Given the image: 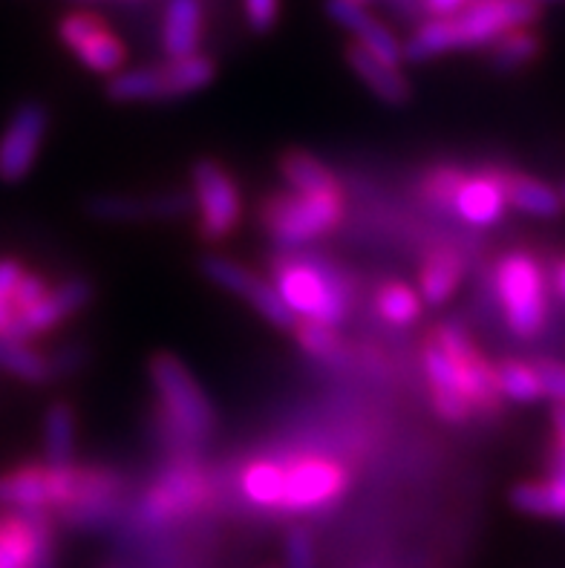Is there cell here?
I'll use <instances>...</instances> for the list:
<instances>
[{
    "label": "cell",
    "mask_w": 565,
    "mask_h": 568,
    "mask_svg": "<svg viewBox=\"0 0 565 568\" xmlns=\"http://www.w3.org/2000/svg\"><path fill=\"white\" fill-rule=\"evenodd\" d=\"M537 18L539 7L528 0H471L456 14L427 18L415 29L404 43V61L422 64L447 52L482 50L511 29L531 27Z\"/></svg>",
    "instance_id": "6da1fadb"
},
{
    "label": "cell",
    "mask_w": 565,
    "mask_h": 568,
    "mask_svg": "<svg viewBox=\"0 0 565 568\" xmlns=\"http://www.w3.org/2000/svg\"><path fill=\"white\" fill-rule=\"evenodd\" d=\"M274 288L297 321L303 317L323 326H335L350 310L346 281L317 260H303L294 254L274 260Z\"/></svg>",
    "instance_id": "7a4b0ae2"
},
{
    "label": "cell",
    "mask_w": 565,
    "mask_h": 568,
    "mask_svg": "<svg viewBox=\"0 0 565 568\" xmlns=\"http://www.w3.org/2000/svg\"><path fill=\"white\" fill-rule=\"evenodd\" d=\"M496 301H500L508 329L516 338H537L548 321V286L543 266L528 252H511L496 263Z\"/></svg>",
    "instance_id": "3957f363"
},
{
    "label": "cell",
    "mask_w": 565,
    "mask_h": 568,
    "mask_svg": "<svg viewBox=\"0 0 565 568\" xmlns=\"http://www.w3.org/2000/svg\"><path fill=\"white\" fill-rule=\"evenodd\" d=\"M214 81V61L208 55L168 58L165 64L119 70L110 79L108 93L113 101H162L196 93Z\"/></svg>",
    "instance_id": "277c9868"
},
{
    "label": "cell",
    "mask_w": 565,
    "mask_h": 568,
    "mask_svg": "<svg viewBox=\"0 0 565 568\" xmlns=\"http://www.w3.org/2000/svg\"><path fill=\"white\" fill-rule=\"evenodd\" d=\"M151 378L168 425L185 442H200L214 430V407L205 398L193 375L173 355H157L151 361Z\"/></svg>",
    "instance_id": "5b68a950"
},
{
    "label": "cell",
    "mask_w": 565,
    "mask_h": 568,
    "mask_svg": "<svg viewBox=\"0 0 565 568\" xmlns=\"http://www.w3.org/2000/svg\"><path fill=\"white\" fill-rule=\"evenodd\" d=\"M344 216V196L341 194H274L263 205L265 231L283 248H297L309 240L321 237L335 229Z\"/></svg>",
    "instance_id": "8992f818"
},
{
    "label": "cell",
    "mask_w": 565,
    "mask_h": 568,
    "mask_svg": "<svg viewBox=\"0 0 565 568\" xmlns=\"http://www.w3.org/2000/svg\"><path fill=\"white\" fill-rule=\"evenodd\" d=\"M193 191H196V205H200V231L208 243L225 240L240 223V191L225 168H220L211 159H202L193 165Z\"/></svg>",
    "instance_id": "52a82bcc"
},
{
    "label": "cell",
    "mask_w": 565,
    "mask_h": 568,
    "mask_svg": "<svg viewBox=\"0 0 565 568\" xmlns=\"http://www.w3.org/2000/svg\"><path fill=\"white\" fill-rule=\"evenodd\" d=\"M58 38L81 67L101 75H115L124 64V43L108 27L104 18L93 12H70L58 23Z\"/></svg>",
    "instance_id": "ba28073f"
},
{
    "label": "cell",
    "mask_w": 565,
    "mask_h": 568,
    "mask_svg": "<svg viewBox=\"0 0 565 568\" xmlns=\"http://www.w3.org/2000/svg\"><path fill=\"white\" fill-rule=\"evenodd\" d=\"M0 568H56V542L47 511L0 517Z\"/></svg>",
    "instance_id": "9c48e42d"
},
{
    "label": "cell",
    "mask_w": 565,
    "mask_h": 568,
    "mask_svg": "<svg viewBox=\"0 0 565 568\" xmlns=\"http://www.w3.org/2000/svg\"><path fill=\"white\" fill-rule=\"evenodd\" d=\"M346 488V474L337 462L301 459L292 468H283L280 511H321L335 503Z\"/></svg>",
    "instance_id": "30bf717a"
},
{
    "label": "cell",
    "mask_w": 565,
    "mask_h": 568,
    "mask_svg": "<svg viewBox=\"0 0 565 568\" xmlns=\"http://www.w3.org/2000/svg\"><path fill=\"white\" fill-rule=\"evenodd\" d=\"M444 353L451 355L453 364H456L458 375H462V387H465V396L471 402L473 413H500L502 396L500 384H496V367H491L485 358L480 355V349L473 346V341L467 338V332L456 324L438 326L436 335H433Z\"/></svg>",
    "instance_id": "8fae6325"
},
{
    "label": "cell",
    "mask_w": 565,
    "mask_h": 568,
    "mask_svg": "<svg viewBox=\"0 0 565 568\" xmlns=\"http://www.w3.org/2000/svg\"><path fill=\"white\" fill-rule=\"evenodd\" d=\"M50 115L38 101H27L14 110L0 133V182H21L41 153Z\"/></svg>",
    "instance_id": "7c38bea8"
},
{
    "label": "cell",
    "mask_w": 565,
    "mask_h": 568,
    "mask_svg": "<svg viewBox=\"0 0 565 568\" xmlns=\"http://www.w3.org/2000/svg\"><path fill=\"white\" fill-rule=\"evenodd\" d=\"M202 272L222 286L225 292H234V295H243L245 301L265 317L272 321L274 326H283V329H294L297 326V317L292 315V310L286 306V301L280 297L278 288L272 283L260 281L258 274H251L249 268L234 263L229 257H205L202 260Z\"/></svg>",
    "instance_id": "4fadbf2b"
},
{
    "label": "cell",
    "mask_w": 565,
    "mask_h": 568,
    "mask_svg": "<svg viewBox=\"0 0 565 568\" xmlns=\"http://www.w3.org/2000/svg\"><path fill=\"white\" fill-rule=\"evenodd\" d=\"M93 297V288L90 283L84 281H67L61 286L50 288L41 301L27 310L23 315H18L12 324L7 326V332L0 335V338L7 341H18V344H27V341L38 338L43 332L56 329L64 317L75 315L79 310H84L87 303Z\"/></svg>",
    "instance_id": "5bb4252c"
},
{
    "label": "cell",
    "mask_w": 565,
    "mask_h": 568,
    "mask_svg": "<svg viewBox=\"0 0 565 568\" xmlns=\"http://www.w3.org/2000/svg\"><path fill=\"white\" fill-rule=\"evenodd\" d=\"M205 494L208 488L200 470L188 468V465H176L148 490V497L142 503V514L151 526H159V523H168V519L185 517L196 505H202Z\"/></svg>",
    "instance_id": "9a60e30c"
},
{
    "label": "cell",
    "mask_w": 565,
    "mask_h": 568,
    "mask_svg": "<svg viewBox=\"0 0 565 568\" xmlns=\"http://www.w3.org/2000/svg\"><path fill=\"white\" fill-rule=\"evenodd\" d=\"M326 12H330V18L337 27L350 29L352 36H355V43L364 47L370 55H375L390 67H398L404 61V43L393 36V29L386 27L384 21H379L366 7L350 3V0H330Z\"/></svg>",
    "instance_id": "2e32d148"
},
{
    "label": "cell",
    "mask_w": 565,
    "mask_h": 568,
    "mask_svg": "<svg viewBox=\"0 0 565 568\" xmlns=\"http://www.w3.org/2000/svg\"><path fill=\"white\" fill-rule=\"evenodd\" d=\"M453 211H456L465 223L491 229L502 220L508 200H505V185H502V171H482L465 173L453 196Z\"/></svg>",
    "instance_id": "e0dca14e"
},
{
    "label": "cell",
    "mask_w": 565,
    "mask_h": 568,
    "mask_svg": "<svg viewBox=\"0 0 565 568\" xmlns=\"http://www.w3.org/2000/svg\"><path fill=\"white\" fill-rule=\"evenodd\" d=\"M424 369H427L430 389H433V404H436V413L444 422H465L471 418L473 407L465 396V387H462V375H458L456 364L442 346L433 341V344L424 349Z\"/></svg>",
    "instance_id": "ac0fdd59"
},
{
    "label": "cell",
    "mask_w": 565,
    "mask_h": 568,
    "mask_svg": "<svg viewBox=\"0 0 565 568\" xmlns=\"http://www.w3.org/2000/svg\"><path fill=\"white\" fill-rule=\"evenodd\" d=\"M0 508L14 514L52 511V468L50 465H23L0 474Z\"/></svg>",
    "instance_id": "d6986e66"
},
{
    "label": "cell",
    "mask_w": 565,
    "mask_h": 568,
    "mask_svg": "<svg viewBox=\"0 0 565 568\" xmlns=\"http://www.w3.org/2000/svg\"><path fill=\"white\" fill-rule=\"evenodd\" d=\"M205 9L202 0H168L162 14V47L168 58H191L200 52Z\"/></svg>",
    "instance_id": "ffe728a7"
},
{
    "label": "cell",
    "mask_w": 565,
    "mask_h": 568,
    "mask_svg": "<svg viewBox=\"0 0 565 568\" xmlns=\"http://www.w3.org/2000/svg\"><path fill=\"white\" fill-rule=\"evenodd\" d=\"M346 64H350L352 72H355V75H359V79L364 81V84L370 87L381 101H386V104L401 108V104H407L410 95H413L410 81L401 75L398 67L384 64V61L370 55V52H366L364 47H359L355 41L346 47Z\"/></svg>",
    "instance_id": "44dd1931"
},
{
    "label": "cell",
    "mask_w": 565,
    "mask_h": 568,
    "mask_svg": "<svg viewBox=\"0 0 565 568\" xmlns=\"http://www.w3.org/2000/svg\"><path fill=\"white\" fill-rule=\"evenodd\" d=\"M511 503L516 511L543 519H563L565 523V462H554L552 474L539 483H523L511 490Z\"/></svg>",
    "instance_id": "7402d4cb"
},
{
    "label": "cell",
    "mask_w": 565,
    "mask_h": 568,
    "mask_svg": "<svg viewBox=\"0 0 565 568\" xmlns=\"http://www.w3.org/2000/svg\"><path fill=\"white\" fill-rule=\"evenodd\" d=\"M188 209L185 194L165 196H99L93 214L101 220H142V216H180Z\"/></svg>",
    "instance_id": "603a6c76"
},
{
    "label": "cell",
    "mask_w": 565,
    "mask_h": 568,
    "mask_svg": "<svg viewBox=\"0 0 565 568\" xmlns=\"http://www.w3.org/2000/svg\"><path fill=\"white\" fill-rule=\"evenodd\" d=\"M502 185H505V200L511 209L523 211L528 216H539V220H552L563 209L559 191L552 185H545L537 176L528 173H502Z\"/></svg>",
    "instance_id": "cb8c5ba5"
},
{
    "label": "cell",
    "mask_w": 565,
    "mask_h": 568,
    "mask_svg": "<svg viewBox=\"0 0 565 568\" xmlns=\"http://www.w3.org/2000/svg\"><path fill=\"white\" fill-rule=\"evenodd\" d=\"M280 173L297 194H341L335 173L321 165L312 153L289 151L280 159Z\"/></svg>",
    "instance_id": "d4e9b609"
},
{
    "label": "cell",
    "mask_w": 565,
    "mask_h": 568,
    "mask_svg": "<svg viewBox=\"0 0 565 568\" xmlns=\"http://www.w3.org/2000/svg\"><path fill=\"white\" fill-rule=\"evenodd\" d=\"M462 274H465V260L458 257L453 248L430 254L427 263L422 266V281H418L422 297L433 306H442L462 283Z\"/></svg>",
    "instance_id": "484cf974"
},
{
    "label": "cell",
    "mask_w": 565,
    "mask_h": 568,
    "mask_svg": "<svg viewBox=\"0 0 565 568\" xmlns=\"http://www.w3.org/2000/svg\"><path fill=\"white\" fill-rule=\"evenodd\" d=\"M43 450L50 468H67L72 465L75 450V416L67 404H52L43 418Z\"/></svg>",
    "instance_id": "4316f807"
},
{
    "label": "cell",
    "mask_w": 565,
    "mask_h": 568,
    "mask_svg": "<svg viewBox=\"0 0 565 568\" xmlns=\"http://www.w3.org/2000/svg\"><path fill=\"white\" fill-rule=\"evenodd\" d=\"M539 52H543V38L531 32L528 27H519L491 43V64L502 72H514L523 70L531 61H537Z\"/></svg>",
    "instance_id": "83f0119b"
},
{
    "label": "cell",
    "mask_w": 565,
    "mask_h": 568,
    "mask_svg": "<svg viewBox=\"0 0 565 568\" xmlns=\"http://www.w3.org/2000/svg\"><path fill=\"white\" fill-rule=\"evenodd\" d=\"M496 384H500V396L508 402L531 404L543 398L537 367L523 364V361H502L496 367Z\"/></svg>",
    "instance_id": "f1b7e54d"
},
{
    "label": "cell",
    "mask_w": 565,
    "mask_h": 568,
    "mask_svg": "<svg viewBox=\"0 0 565 568\" xmlns=\"http://www.w3.org/2000/svg\"><path fill=\"white\" fill-rule=\"evenodd\" d=\"M0 369H7L9 375L29 384H41L52 375L50 358H43L32 346L7 338H0Z\"/></svg>",
    "instance_id": "f546056e"
},
{
    "label": "cell",
    "mask_w": 565,
    "mask_h": 568,
    "mask_svg": "<svg viewBox=\"0 0 565 568\" xmlns=\"http://www.w3.org/2000/svg\"><path fill=\"white\" fill-rule=\"evenodd\" d=\"M294 335H297L301 346L312 355V358L323 361V364H330V367H341L346 361L344 344H341V338L332 332V326L315 324V321H297Z\"/></svg>",
    "instance_id": "4dcf8cb0"
},
{
    "label": "cell",
    "mask_w": 565,
    "mask_h": 568,
    "mask_svg": "<svg viewBox=\"0 0 565 568\" xmlns=\"http://www.w3.org/2000/svg\"><path fill=\"white\" fill-rule=\"evenodd\" d=\"M375 303H379L381 317L393 326H410L415 317L422 315V295L404 283H386Z\"/></svg>",
    "instance_id": "1f68e13d"
},
{
    "label": "cell",
    "mask_w": 565,
    "mask_h": 568,
    "mask_svg": "<svg viewBox=\"0 0 565 568\" xmlns=\"http://www.w3.org/2000/svg\"><path fill=\"white\" fill-rule=\"evenodd\" d=\"M280 488H283V468L278 462H254L243 474L245 497L263 508H278Z\"/></svg>",
    "instance_id": "d6a6232c"
},
{
    "label": "cell",
    "mask_w": 565,
    "mask_h": 568,
    "mask_svg": "<svg viewBox=\"0 0 565 568\" xmlns=\"http://www.w3.org/2000/svg\"><path fill=\"white\" fill-rule=\"evenodd\" d=\"M465 173L456 171V168H436L424 176V196H427L433 205H442V209H451L453 196H456V187L462 182Z\"/></svg>",
    "instance_id": "836d02e7"
},
{
    "label": "cell",
    "mask_w": 565,
    "mask_h": 568,
    "mask_svg": "<svg viewBox=\"0 0 565 568\" xmlns=\"http://www.w3.org/2000/svg\"><path fill=\"white\" fill-rule=\"evenodd\" d=\"M21 274L23 268L18 266L14 260H0V335L7 332L9 324H12V295L18 281H21Z\"/></svg>",
    "instance_id": "e575fe53"
},
{
    "label": "cell",
    "mask_w": 565,
    "mask_h": 568,
    "mask_svg": "<svg viewBox=\"0 0 565 568\" xmlns=\"http://www.w3.org/2000/svg\"><path fill=\"white\" fill-rule=\"evenodd\" d=\"M47 292H50V286H47V281H43L41 274L23 272L21 281H18V286H14V295H12L14 317L23 315L27 310H32V306H36V303L41 301ZM14 317H12V321H14Z\"/></svg>",
    "instance_id": "d590c367"
},
{
    "label": "cell",
    "mask_w": 565,
    "mask_h": 568,
    "mask_svg": "<svg viewBox=\"0 0 565 568\" xmlns=\"http://www.w3.org/2000/svg\"><path fill=\"white\" fill-rule=\"evenodd\" d=\"M286 568H315V542L303 528L286 534Z\"/></svg>",
    "instance_id": "8d00e7d4"
},
{
    "label": "cell",
    "mask_w": 565,
    "mask_h": 568,
    "mask_svg": "<svg viewBox=\"0 0 565 568\" xmlns=\"http://www.w3.org/2000/svg\"><path fill=\"white\" fill-rule=\"evenodd\" d=\"M243 9L251 32H269L278 23L280 0H243Z\"/></svg>",
    "instance_id": "74e56055"
},
{
    "label": "cell",
    "mask_w": 565,
    "mask_h": 568,
    "mask_svg": "<svg viewBox=\"0 0 565 568\" xmlns=\"http://www.w3.org/2000/svg\"><path fill=\"white\" fill-rule=\"evenodd\" d=\"M539 384H543V396L554 398L559 407H565V364L543 361L537 367Z\"/></svg>",
    "instance_id": "f35d334b"
},
{
    "label": "cell",
    "mask_w": 565,
    "mask_h": 568,
    "mask_svg": "<svg viewBox=\"0 0 565 568\" xmlns=\"http://www.w3.org/2000/svg\"><path fill=\"white\" fill-rule=\"evenodd\" d=\"M81 361H84V349H81V346H64V349H58L50 358V369L52 375L72 373V369L81 367Z\"/></svg>",
    "instance_id": "ab89813d"
},
{
    "label": "cell",
    "mask_w": 565,
    "mask_h": 568,
    "mask_svg": "<svg viewBox=\"0 0 565 568\" xmlns=\"http://www.w3.org/2000/svg\"><path fill=\"white\" fill-rule=\"evenodd\" d=\"M422 3L430 18H447V14H456L458 9H465L471 0H422Z\"/></svg>",
    "instance_id": "60d3db41"
},
{
    "label": "cell",
    "mask_w": 565,
    "mask_h": 568,
    "mask_svg": "<svg viewBox=\"0 0 565 568\" xmlns=\"http://www.w3.org/2000/svg\"><path fill=\"white\" fill-rule=\"evenodd\" d=\"M393 12H398L401 18H407V21H415L418 14L424 12V3L422 0H386Z\"/></svg>",
    "instance_id": "b9f144b4"
},
{
    "label": "cell",
    "mask_w": 565,
    "mask_h": 568,
    "mask_svg": "<svg viewBox=\"0 0 565 568\" xmlns=\"http://www.w3.org/2000/svg\"><path fill=\"white\" fill-rule=\"evenodd\" d=\"M552 425H554V436H557V459L565 462V407H554L552 413Z\"/></svg>",
    "instance_id": "7bdbcfd3"
},
{
    "label": "cell",
    "mask_w": 565,
    "mask_h": 568,
    "mask_svg": "<svg viewBox=\"0 0 565 568\" xmlns=\"http://www.w3.org/2000/svg\"><path fill=\"white\" fill-rule=\"evenodd\" d=\"M554 286H557V292L563 295V301H565V260L557 266V274H554Z\"/></svg>",
    "instance_id": "ee69618b"
},
{
    "label": "cell",
    "mask_w": 565,
    "mask_h": 568,
    "mask_svg": "<svg viewBox=\"0 0 565 568\" xmlns=\"http://www.w3.org/2000/svg\"><path fill=\"white\" fill-rule=\"evenodd\" d=\"M534 7H543V3H563V0H528Z\"/></svg>",
    "instance_id": "f6af8a7d"
},
{
    "label": "cell",
    "mask_w": 565,
    "mask_h": 568,
    "mask_svg": "<svg viewBox=\"0 0 565 568\" xmlns=\"http://www.w3.org/2000/svg\"><path fill=\"white\" fill-rule=\"evenodd\" d=\"M350 3H359V7H370V3H375V0H350Z\"/></svg>",
    "instance_id": "bcb514c9"
},
{
    "label": "cell",
    "mask_w": 565,
    "mask_h": 568,
    "mask_svg": "<svg viewBox=\"0 0 565 568\" xmlns=\"http://www.w3.org/2000/svg\"><path fill=\"white\" fill-rule=\"evenodd\" d=\"M559 200H563V205H565V182H563V187H559Z\"/></svg>",
    "instance_id": "7dc6e473"
}]
</instances>
